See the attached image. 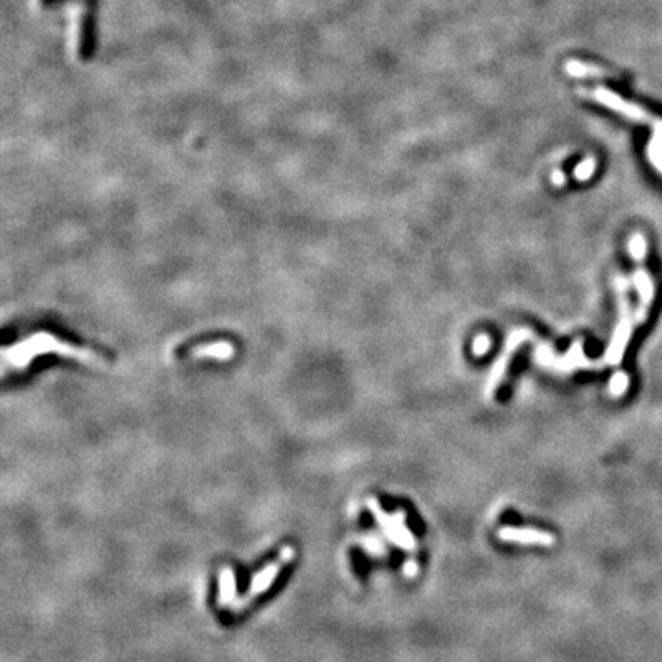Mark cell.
I'll return each mask as SVG.
<instances>
[{"label":"cell","mask_w":662,"mask_h":662,"mask_svg":"<svg viewBox=\"0 0 662 662\" xmlns=\"http://www.w3.org/2000/svg\"><path fill=\"white\" fill-rule=\"evenodd\" d=\"M565 70H567L568 76L573 77H605L611 76L604 70V68L595 67V65H587V63H580V61H568L565 65Z\"/></svg>","instance_id":"30bf717a"},{"label":"cell","mask_w":662,"mask_h":662,"mask_svg":"<svg viewBox=\"0 0 662 662\" xmlns=\"http://www.w3.org/2000/svg\"><path fill=\"white\" fill-rule=\"evenodd\" d=\"M490 346H491L490 337H487V335H478V337L475 338V343H473L475 355H484V353L490 350Z\"/></svg>","instance_id":"9a60e30c"},{"label":"cell","mask_w":662,"mask_h":662,"mask_svg":"<svg viewBox=\"0 0 662 662\" xmlns=\"http://www.w3.org/2000/svg\"><path fill=\"white\" fill-rule=\"evenodd\" d=\"M589 96H592L598 104L605 105V107H609V109H613V111L624 114V116L633 120V122L657 123V120H653V116H651L649 113H646L644 109L639 107L636 104H629V101H626V99L620 98L618 94L611 92L609 89H604V87H598V89H596L595 92H590Z\"/></svg>","instance_id":"5b68a950"},{"label":"cell","mask_w":662,"mask_h":662,"mask_svg":"<svg viewBox=\"0 0 662 662\" xmlns=\"http://www.w3.org/2000/svg\"><path fill=\"white\" fill-rule=\"evenodd\" d=\"M595 170H596L595 158L589 157V158H585V160H583V162H581L576 170H574V177H576L578 180H589L590 177H592V173H595Z\"/></svg>","instance_id":"4fadbf2b"},{"label":"cell","mask_w":662,"mask_h":662,"mask_svg":"<svg viewBox=\"0 0 662 662\" xmlns=\"http://www.w3.org/2000/svg\"><path fill=\"white\" fill-rule=\"evenodd\" d=\"M499 537L504 541H514V543H523V545H543L550 546L554 543V537L548 531L534 530V528H502L499 531Z\"/></svg>","instance_id":"ba28073f"},{"label":"cell","mask_w":662,"mask_h":662,"mask_svg":"<svg viewBox=\"0 0 662 662\" xmlns=\"http://www.w3.org/2000/svg\"><path fill=\"white\" fill-rule=\"evenodd\" d=\"M536 359L539 365L550 366V368L558 370V372H573L576 368H590L595 366V363H590L581 350V343L574 344L567 352V355L556 357L554 350L548 344H541L536 352Z\"/></svg>","instance_id":"277c9868"},{"label":"cell","mask_w":662,"mask_h":662,"mask_svg":"<svg viewBox=\"0 0 662 662\" xmlns=\"http://www.w3.org/2000/svg\"><path fill=\"white\" fill-rule=\"evenodd\" d=\"M633 284H635L636 291H639L640 297V306L639 311H636V324H642L649 315V306L653 302L655 297V287L653 282H651V276L648 275V270L644 269L642 265H639V269L635 270V275H633Z\"/></svg>","instance_id":"52a82bcc"},{"label":"cell","mask_w":662,"mask_h":662,"mask_svg":"<svg viewBox=\"0 0 662 662\" xmlns=\"http://www.w3.org/2000/svg\"><path fill=\"white\" fill-rule=\"evenodd\" d=\"M552 182H554L556 186H561V184H565V175L561 172H554L552 173Z\"/></svg>","instance_id":"2e32d148"},{"label":"cell","mask_w":662,"mask_h":662,"mask_svg":"<svg viewBox=\"0 0 662 662\" xmlns=\"http://www.w3.org/2000/svg\"><path fill=\"white\" fill-rule=\"evenodd\" d=\"M530 337H531V333L528 331V329H515V331H512V333H509L508 341H506L504 352L500 353V357L497 359L495 366H493V370H491L490 377H487V383H486V396L487 397H491V394L495 392V388L499 387V383L502 381V377H504L506 370H508V365H509V359H512V355L515 353V350H517V348L521 346L523 343H526Z\"/></svg>","instance_id":"8992f818"},{"label":"cell","mask_w":662,"mask_h":662,"mask_svg":"<svg viewBox=\"0 0 662 662\" xmlns=\"http://www.w3.org/2000/svg\"><path fill=\"white\" fill-rule=\"evenodd\" d=\"M629 254L636 262L642 263L646 256V239L642 234H633L629 239Z\"/></svg>","instance_id":"7c38bea8"},{"label":"cell","mask_w":662,"mask_h":662,"mask_svg":"<svg viewBox=\"0 0 662 662\" xmlns=\"http://www.w3.org/2000/svg\"><path fill=\"white\" fill-rule=\"evenodd\" d=\"M614 287H617V294H618V313H620V316H618L617 328H614L611 344H609L607 352H605V357H604L605 365H620L622 357H624V352H626L627 343H629L631 333H633V326H635V322H636L635 315L631 313L629 300H627V289H629V282H627L624 276H617V278H614Z\"/></svg>","instance_id":"7a4b0ae2"},{"label":"cell","mask_w":662,"mask_h":662,"mask_svg":"<svg viewBox=\"0 0 662 662\" xmlns=\"http://www.w3.org/2000/svg\"><path fill=\"white\" fill-rule=\"evenodd\" d=\"M98 0H83V13L77 33V57L90 61L98 48Z\"/></svg>","instance_id":"3957f363"},{"label":"cell","mask_w":662,"mask_h":662,"mask_svg":"<svg viewBox=\"0 0 662 662\" xmlns=\"http://www.w3.org/2000/svg\"><path fill=\"white\" fill-rule=\"evenodd\" d=\"M627 387H629V377H627L626 372H617V374L611 377V383H609V392L613 394L614 397H620L622 394L626 392Z\"/></svg>","instance_id":"8fae6325"},{"label":"cell","mask_w":662,"mask_h":662,"mask_svg":"<svg viewBox=\"0 0 662 662\" xmlns=\"http://www.w3.org/2000/svg\"><path fill=\"white\" fill-rule=\"evenodd\" d=\"M46 352H54L59 355L70 357L77 360H89L96 363L99 355L89 348L76 346L67 341H59L57 337L48 333H37L32 337H26V341H21L17 344H11L9 348H4V370L11 366V370H23L24 366L37 355Z\"/></svg>","instance_id":"6da1fadb"},{"label":"cell","mask_w":662,"mask_h":662,"mask_svg":"<svg viewBox=\"0 0 662 662\" xmlns=\"http://www.w3.org/2000/svg\"><path fill=\"white\" fill-rule=\"evenodd\" d=\"M68 4L83 6V0H39V6L43 9H61Z\"/></svg>","instance_id":"5bb4252c"},{"label":"cell","mask_w":662,"mask_h":662,"mask_svg":"<svg viewBox=\"0 0 662 662\" xmlns=\"http://www.w3.org/2000/svg\"><path fill=\"white\" fill-rule=\"evenodd\" d=\"M648 157L658 172L662 173V120L653 126V136L648 144Z\"/></svg>","instance_id":"9c48e42d"}]
</instances>
